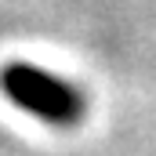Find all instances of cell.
<instances>
[{
	"mask_svg": "<svg viewBox=\"0 0 156 156\" xmlns=\"http://www.w3.org/2000/svg\"><path fill=\"white\" fill-rule=\"evenodd\" d=\"M0 91L29 116L55 123V127H73L83 116V98L73 83L62 76L29 66V62H11L0 69Z\"/></svg>",
	"mask_w": 156,
	"mask_h": 156,
	"instance_id": "1",
	"label": "cell"
}]
</instances>
